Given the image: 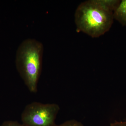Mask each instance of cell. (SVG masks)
<instances>
[{
	"instance_id": "52a82bcc",
	"label": "cell",
	"mask_w": 126,
	"mask_h": 126,
	"mask_svg": "<svg viewBox=\"0 0 126 126\" xmlns=\"http://www.w3.org/2000/svg\"><path fill=\"white\" fill-rule=\"evenodd\" d=\"M110 126H126V121H115L111 123Z\"/></svg>"
},
{
	"instance_id": "8992f818",
	"label": "cell",
	"mask_w": 126,
	"mask_h": 126,
	"mask_svg": "<svg viewBox=\"0 0 126 126\" xmlns=\"http://www.w3.org/2000/svg\"><path fill=\"white\" fill-rule=\"evenodd\" d=\"M1 126H25L23 124H21L17 121H5Z\"/></svg>"
},
{
	"instance_id": "3957f363",
	"label": "cell",
	"mask_w": 126,
	"mask_h": 126,
	"mask_svg": "<svg viewBox=\"0 0 126 126\" xmlns=\"http://www.w3.org/2000/svg\"><path fill=\"white\" fill-rule=\"evenodd\" d=\"M60 110L57 104L33 102L25 107L21 113L22 124L25 126H56Z\"/></svg>"
},
{
	"instance_id": "5b68a950",
	"label": "cell",
	"mask_w": 126,
	"mask_h": 126,
	"mask_svg": "<svg viewBox=\"0 0 126 126\" xmlns=\"http://www.w3.org/2000/svg\"><path fill=\"white\" fill-rule=\"evenodd\" d=\"M84 126L80 122L75 120H68L59 126Z\"/></svg>"
},
{
	"instance_id": "6da1fadb",
	"label": "cell",
	"mask_w": 126,
	"mask_h": 126,
	"mask_svg": "<svg viewBox=\"0 0 126 126\" xmlns=\"http://www.w3.org/2000/svg\"><path fill=\"white\" fill-rule=\"evenodd\" d=\"M116 6L115 0H89L81 3L75 14L77 30L93 38L110 30Z\"/></svg>"
},
{
	"instance_id": "7a4b0ae2",
	"label": "cell",
	"mask_w": 126,
	"mask_h": 126,
	"mask_svg": "<svg viewBox=\"0 0 126 126\" xmlns=\"http://www.w3.org/2000/svg\"><path fill=\"white\" fill-rule=\"evenodd\" d=\"M44 47L34 39L23 41L16 51V65L26 86L32 93L38 91V84L42 68Z\"/></svg>"
},
{
	"instance_id": "277c9868",
	"label": "cell",
	"mask_w": 126,
	"mask_h": 126,
	"mask_svg": "<svg viewBox=\"0 0 126 126\" xmlns=\"http://www.w3.org/2000/svg\"><path fill=\"white\" fill-rule=\"evenodd\" d=\"M114 19L123 26H126V0H121L113 12Z\"/></svg>"
}]
</instances>
